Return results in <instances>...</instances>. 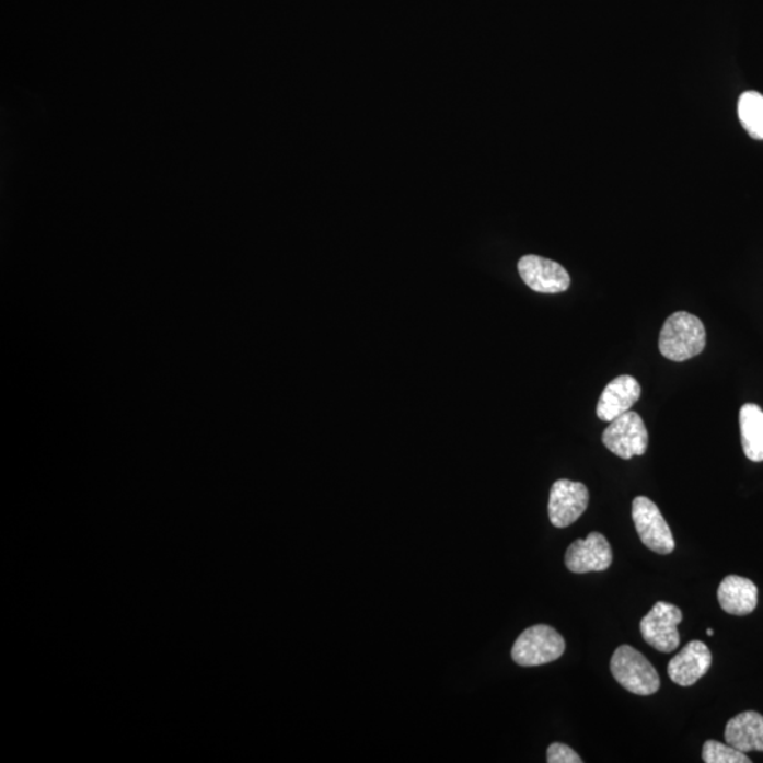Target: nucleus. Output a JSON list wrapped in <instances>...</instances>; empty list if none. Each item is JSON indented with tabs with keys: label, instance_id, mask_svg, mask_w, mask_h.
<instances>
[{
	"label": "nucleus",
	"instance_id": "15",
	"mask_svg": "<svg viewBox=\"0 0 763 763\" xmlns=\"http://www.w3.org/2000/svg\"><path fill=\"white\" fill-rule=\"evenodd\" d=\"M738 116L751 138L763 139V96L755 91L743 92L738 101Z\"/></svg>",
	"mask_w": 763,
	"mask_h": 763
},
{
	"label": "nucleus",
	"instance_id": "4",
	"mask_svg": "<svg viewBox=\"0 0 763 763\" xmlns=\"http://www.w3.org/2000/svg\"><path fill=\"white\" fill-rule=\"evenodd\" d=\"M602 443L620 459L631 460L646 453L649 435L638 413L629 411L610 421L602 432Z\"/></svg>",
	"mask_w": 763,
	"mask_h": 763
},
{
	"label": "nucleus",
	"instance_id": "11",
	"mask_svg": "<svg viewBox=\"0 0 763 763\" xmlns=\"http://www.w3.org/2000/svg\"><path fill=\"white\" fill-rule=\"evenodd\" d=\"M641 389L635 378L621 375L612 379L598 401V419L609 423L615 420L616 417L629 412L639 401Z\"/></svg>",
	"mask_w": 763,
	"mask_h": 763
},
{
	"label": "nucleus",
	"instance_id": "2",
	"mask_svg": "<svg viewBox=\"0 0 763 763\" xmlns=\"http://www.w3.org/2000/svg\"><path fill=\"white\" fill-rule=\"evenodd\" d=\"M611 672L616 682L638 696L658 692L660 679L652 663L629 645H622L611 659Z\"/></svg>",
	"mask_w": 763,
	"mask_h": 763
},
{
	"label": "nucleus",
	"instance_id": "12",
	"mask_svg": "<svg viewBox=\"0 0 763 763\" xmlns=\"http://www.w3.org/2000/svg\"><path fill=\"white\" fill-rule=\"evenodd\" d=\"M718 602L727 614H751L758 605V587L748 578L728 576L719 585Z\"/></svg>",
	"mask_w": 763,
	"mask_h": 763
},
{
	"label": "nucleus",
	"instance_id": "18",
	"mask_svg": "<svg viewBox=\"0 0 763 763\" xmlns=\"http://www.w3.org/2000/svg\"><path fill=\"white\" fill-rule=\"evenodd\" d=\"M707 635H708V636H713V635H714V631H713L712 628L707 629Z\"/></svg>",
	"mask_w": 763,
	"mask_h": 763
},
{
	"label": "nucleus",
	"instance_id": "6",
	"mask_svg": "<svg viewBox=\"0 0 763 763\" xmlns=\"http://www.w3.org/2000/svg\"><path fill=\"white\" fill-rule=\"evenodd\" d=\"M683 620L682 611L668 602H658L640 621L641 636L656 650L672 654L680 645L678 626Z\"/></svg>",
	"mask_w": 763,
	"mask_h": 763
},
{
	"label": "nucleus",
	"instance_id": "10",
	"mask_svg": "<svg viewBox=\"0 0 763 763\" xmlns=\"http://www.w3.org/2000/svg\"><path fill=\"white\" fill-rule=\"evenodd\" d=\"M713 656L706 644L690 641L668 666L669 678L682 687L693 686L712 668Z\"/></svg>",
	"mask_w": 763,
	"mask_h": 763
},
{
	"label": "nucleus",
	"instance_id": "1",
	"mask_svg": "<svg viewBox=\"0 0 763 763\" xmlns=\"http://www.w3.org/2000/svg\"><path fill=\"white\" fill-rule=\"evenodd\" d=\"M707 344L702 320L687 311H678L664 321L659 335V351L673 362L689 361L704 351Z\"/></svg>",
	"mask_w": 763,
	"mask_h": 763
},
{
	"label": "nucleus",
	"instance_id": "8",
	"mask_svg": "<svg viewBox=\"0 0 763 763\" xmlns=\"http://www.w3.org/2000/svg\"><path fill=\"white\" fill-rule=\"evenodd\" d=\"M520 277L529 288L537 293H563L570 288L568 271L557 262L536 255H527L519 261Z\"/></svg>",
	"mask_w": 763,
	"mask_h": 763
},
{
	"label": "nucleus",
	"instance_id": "3",
	"mask_svg": "<svg viewBox=\"0 0 763 763\" xmlns=\"http://www.w3.org/2000/svg\"><path fill=\"white\" fill-rule=\"evenodd\" d=\"M566 641L552 626L534 625L520 634L512 648L513 662L523 668H533L560 659Z\"/></svg>",
	"mask_w": 763,
	"mask_h": 763
},
{
	"label": "nucleus",
	"instance_id": "17",
	"mask_svg": "<svg viewBox=\"0 0 763 763\" xmlns=\"http://www.w3.org/2000/svg\"><path fill=\"white\" fill-rule=\"evenodd\" d=\"M547 762L548 763H581L582 760L578 756L576 751H573L570 747L565 745V743H552L547 750Z\"/></svg>",
	"mask_w": 763,
	"mask_h": 763
},
{
	"label": "nucleus",
	"instance_id": "13",
	"mask_svg": "<svg viewBox=\"0 0 763 763\" xmlns=\"http://www.w3.org/2000/svg\"><path fill=\"white\" fill-rule=\"evenodd\" d=\"M726 741L742 752H763V716L756 712L738 714L728 721Z\"/></svg>",
	"mask_w": 763,
	"mask_h": 763
},
{
	"label": "nucleus",
	"instance_id": "7",
	"mask_svg": "<svg viewBox=\"0 0 763 763\" xmlns=\"http://www.w3.org/2000/svg\"><path fill=\"white\" fill-rule=\"evenodd\" d=\"M590 494L585 484L558 479L553 484L548 499V518L553 527L565 529L586 512Z\"/></svg>",
	"mask_w": 763,
	"mask_h": 763
},
{
	"label": "nucleus",
	"instance_id": "14",
	"mask_svg": "<svg viewBox=\"0 0 763 763\" xmlns=\"http://www.w3.org/2000/svg\"><path fill=\"white\" fill-rule=\"evenodd\" d=\"M740 427L743 453L753 461H763V411L753 403H747L740 411Z\"/></svg>",
	"mask_w": 763,
	"mask_h": 763
},
{
	"label": "nucleus",
	"instance_id": "5",
	"mask_svg": "<svg viewBox=\"0 0 763 763\" xmlns=\"http://www.w3.org/2000/svg\"><path fill=\"white\" fill-rule=\"evenodd\" d=\"M632 519L641 543L650 551L670 554L674 551V539L658 505L646 497H636L632 502Z\"/></svg>",
	"mask_w": 763,
	"mask_h": 763
},
{
	"label": "nucleus",
	"instance_id": "16",
	"mask_svg": "<svg viewBox=\"0 0 763 763\" xmlns=\"http://www.w3.org/2000/svg\"><path fill=\"white\" fill-rule=\"evenodd\" d=\"M703 761L706 763H751L745 752L728 743L709 740L703 747Z\"/></svg>",
	"mask_w": 763,
	"mask_h": 763
},
{
	"label": "nucleus",
	"instance_id": "9",
	"mask_svg": "<svg viewBox=\"0 0 763 763\" xmlns=\"http://www.w3.org/2000/svg\"><path fill=\"white\" fill-rule=\"evenodd\" d=\"M612 565V548L604 534L592 532L587 539H578L566 553V566L576 575L604 571Z\"/></svg>",
	"mask_w": 763,
	"mask_h": 763
}]
</instances>
